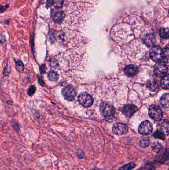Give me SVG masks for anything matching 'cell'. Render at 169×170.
<instances>
[{"instance_id": "6da1fadb", "label": "cell", "mask_w": 169, "mask_h": 170, "mask_svg": "<svg viewBox=\"0 0 169 170\" xmlns=\"http://www.w3.org/2000/svg\"><path fill=\"white\" fill-rule=\"evenodd\" d=\"M100 111L108 121H112L114 120L115 110L113 106L107 103H101L100 106Z\"/></svg>"}, {"instance_id": "7a4b0ae2", "label": "cell", "mask_w": 169, "mask_h": 170, "mask_svg": "<svg viewBox=\"0 0 169 170\" xmlns=\"http://www.w3.org/2000/svg\"><path fill=\"white\" fill-rule=\"evenodd\" d=\"M149 55L151 59L155 62H161L163 58V50L160 46H154L149 51Z\"/></svg>"}, {"instance_id": "3957f363", "label": "cell", "mask_w": 169, "mask_h": 170, "mask_svg": "<svg viewBox=\"0 0 169 170\" xmlns=\"http://www.w3.org/2000/svg\"><path fill=\"white\" fill-rule=\"evenodd\" d=\"M149 115L153 119L159 121L161 120L163 116V112L160 107L156 105H151L148 110Z\"/></svg>"}, {"instance_id": "277c9868", "label": "cell", "mask_w": 169, "mask_h": 170, "mask_svg": "<svg viewBox=\"0 0 169 170\" xmlns=\"http://www.w3.org/2000/svg\"><path fill=\"white\" fill-rule=\"evenodd\" d=\"M78 101L83 107L89 108L93 104V99L88 93H83L79 95Z\"/></svg>"}, {"instance_id": "5b68a950", "label": "cell", "mask_w": 169, "mask_h": 170, "mask_svg": "<svg viewBox=\"0 0 169 170\" xmlns=\"http://www.w3.org/2000/svg\"><path fill=\"white\" fill-rule=\"evenodd\" d=\"M62 94L64 98L66 99V100L72 102L74 100L76 92L74 87L68 85L63 89Z\"/></svg>"}, {"instance_id": "8992f818", "label": "cell", "mask_w": 169, "mask_h": 170, "mask_svg": "<svg viewBox=\"0 0 169 170\" xmlns=\"http://www.w3.org/2000/svg\"><path fill=\"white\" fill-rule=\"evenodd\" d=\"M168 68L166 64L160 63L156 64L154 67V73L156 76L159 78H163L168 74Z\"/></svg>"}, {"instance_id": "52a82bcc", "label": "cell", "mask_w": 169, "mask_h": 170, "mask_svg": "<svg viewBox=\"0 0 169 170\" xmlns=\"http://www.w3.org/2000/svg\"><path fill=\"white\" fill-rule=\"evenodd\" d=\"M153 131V125L148 121L145 120L140 123L138 127V132L140 134L148 135L150 134Z\"/></svg>"}, {"instance_id": "ba28073f", "label": "cell", "mask_w": 169, "mask_h": 170, "mask_svg": "<svg viewBox=\"0 0 169 170\" xmlns=\"http://www.w3.org/2000/svg\"><path fill=\"white\" fill-rule=\"evenodd\" d=\"M128 131V127L127 125L121 123H116L113 127V133L116 135H121L125 134Z\"/></svg>"}, {"instance_id": "9c48e42d", "label": "cell", "mask_w": 169, "mask_h": 170, "mask_svg": "<svg viewBox=\"0 0 169 170\" xmlns=\"http://www.w3.org/2000/svg\"><path fill=\"white\" fill-rule=\"evenodd\" d=\"M137 107L132 104L126 105L122 108V112L127 117H131L138 111Z\"/></svg>"}, {"instance_id": "30bf717a", "label": "cell", "mask_w": 169, "mask_h": 170, "mask_svg": "<svg viewBox=\"0 0 169 170\" xmlns=\"http://www.w3.org/2000/svg\"><path fill=\"white\" fill-rule=\"evenodd\" d=\"M138 71V68L134 65H129L126 66L124 69V73L127 77H134L137 74Z\"/></svg>"}, {"instance_id": "8fae6325", "label": "cell", "mask_w": 169, "mask_h": 170, "mask_svg": "<svg viewBox=\"0 0 169 170\" xmlns=\"http://www.w3.org/2000/svg\"><path fill=\"white\" fill-rule=\"evenodd\" d=\"M157 130L161 131L165 134L169 133V122L167 120H159L157 124Z\"/></svg>"}, {"instance_id": "7c38bea8", "label": "cell", "mask_w": 169, "mask_h": 170, "mask_svg": "<svg viewBox=\"0 0 169 170\" xmlns=\"http://www.w3.org/2000/svg\"><path fill=\"white\" fill-rule=\"evenodd\" d=\"M143 42L147 47H152L156 42L155 36L153 34L146 35L143 39Z\"/></svg>"}, {"instance_id": "4fadbf2b", "label": "cell", "mask_w": 169, "mask_h": 170, "mask_svg": "<svg viewBox=\"0 0 169 170\" xmlns=\"http://www.w3.org/2000/svg\"><path fill=\"white\" fill-rule=\"evenodd\" d=\"M64 17H65V15L63 11H59L55 13L53 20L55 23L60 24L62 23V21L64 19Z\"/></svg>"}, {"instance_id": "5bb4252c", "label": "cell", "mask_w": 169, "mask_h": 170, "mask_svg": "<svg viewBox=\"0 0 169 170\" xmlns=\"http://www.w3.org/2000/svg\"><path fill=\"white\" fill-rule=\"evenodd\" d=\"M147 87L148 90H149L150 91H152V92H155L157 89L158 85L156 80H150L147 82Z\"/></svg>"}, {"instance_id": "9a60e30c", "label": "cell", "mask_w": 169, "mask_h": 170, "mask_svg": "<svg viewBox=\"0 0 169 170\" xmlns=\"http://www.w3.org/2000/svg\"><path fill=\"white\" fill-rule=\"evenodd\" d=\"M169 95L168 93L164 94L160 100V103L162 106L165 108H169Z\"/></svg>"}, {"instance_id": "2e32d148", "label": "cell", "mask_w": 169, "mask_h": 170, "mask_svg": "<svg viewBox=\"0 0 169 170\" xmlns=\"http://www.w3.org/2000/svg\"><path fill=\"white\" fill-rule=\"evenodd\" d=\"M169 75L168 74H167L165 76L163 77L161 82V86L162 87V88L166 89V90H168L169 88Z\"/></svg>"}, {"instance_id": "e0dca14e", "label": "cell", "mask_w": 169, "mask_h": 170, "mask_svg": "<svg viewBox=\"0 0 169 170\" xmlns=\"http://www.w3.org/2000/svg\"><path fill=\"white\" fill-rule=\"evenodd\" d=\"M48 79L51 82H56L59 78V75L56 72L51 71L48 74Z\"/></svg>"}, {"instance_id": "ac0fdd59", "label": "cell", "mask_w": 169, "mask_h": 170, "mask_svg": "<svg viewBox=\"0 0 169 170\" xmlns=\"http://www.w3.org/2000/svg\"><path fill=\"white\" fill-rule=\"evenodd\" d=\"M159 36L161 38L168 39L169 38V29L168 28H161L159 30Z\"/></svg>"}, {"instance_id": "d6986e66", "label": "cell", "mask_w": 169, "mask_h": 170, "mask_svg": "<svg viewBox=\"0 0 169 170\" xmlns=\"http://www.w3.org/2000/svg\"><path fill=\"white\" fill-rule=\"evenodd\" d=\"M152 149L153 151L155 153H160L162 149V146L160 143L155 142L152 144Z\"/></svg>"}, {"instance_id": "ffe728a7", "label": "cell", "mask_w": 169, "mask_h": 170, "mask_svg": "<svg viewBox=\"0 0 169 170\" xmlns=\"http://www.w3.org/2000/svg\"><path fill=\"white\" fill-rule=\"evenodd\" d=\"M149 144L150 140L147 138H142L139 141V145L141 147H147Z\"/></svg>"}, {"instance_id": "44dd1931", "label": "cell", "mask_w": 169, "mask_h": 170, "mask_svg": "<svg viewBox=\"0 0 169 170\" xmlns=\"http://www.w3.org/2000/svg\"><path fill=\"white\" fill-rule=\"evenodd\" d=\"M16 68L17 71L20 73L24 72V66L21 61H17L16 62Z\"/></svg>"}, {"instance_id": "7402d4cb", "label": "cell", "mask_w": 169, "mask_h": 170, "mask_svg": "<svg viewBox=\"0 0 169 170\" xmlns=\"http://www.w3.org/2000/svg\"><path fill=\"white\" fill-rule=\"evenodd\" d=\"M135 167V164L134 163H130L124 165L120 168L118 170H131Z\"/></svg>"}, {"instance_id": "603a6c76", "label": "cell", "mask_w": 169, "mask_h": 170, "mask_svg": "<svg viewBox=\"0 0 169 170\" xmlns=\"http://www.w3.org/2000/svg\"><path fill=\"white\" fill-rule=\"evenodd\" d=\"M153 135L155 138L159 139H161V140H164L165 138V134L161 131L158 130H157L156 132L154 133Z\"/></svg>"}, {"instance_id": "cb8c5ba5", "label": "cell", "mask_w": 169, "mask_h": 170, "mask_svg": "<svg viewBox=\"0 0 169 170\" xmlns=\"http://www.w3.org/2000/svg\"><path fill=\"white\" fill-rule=\"evenodd\" d=\"M163 60L165 61L166 62H168L169 60V49L168 48L166 47L163 50Z\"/></svg>"}, {"instance_id": "d4e9b609", "label": "cell", "mask_w": 169, "mask_h": 170, "mask_svg": "<svg viewBox=\"0 0 169 170\" xmlns=\"http://www.w3.org/2000/svg\"><path fill=\"white\" fill-rule=\"evenodd\" d=\"M36 91V88L35 86L34 85L31 86L28 89V94L29 96H32L35 93Z\"/></svg>"}, {"instance_id": "484cf974", "label": "cell", "mask_w": 169, "mask_h": 170, "mask_svg": "<svg viewBox=\"0 0 169 170\" xmlns=\"http://www.w3.org/2000/svg\"><path fill=\"white\" fill-rule=\"evenodd\" d=\"M63 0H54V5L55 8L57 9L62 8L63 7Z\"/></svg>"}, {"instance_id": "4316f807", "label": "cell", "mask_w": 169, "mask_h": 170, "mask_svg": "<svg viewBox=\"0 0 169 170\" xmlns=\"http://www.w3.org/2000/svg\"><path fill=\"white\" fill-rule=\"evenodd\" d=\"M11 68L8 66L6 65L5 67L4 68V72H3V76L4 77H7L11 73Z\"/></svg>"}, {"instance_id": "83f0119b", "label": "cell", "mask_w": 169, "mask_h": 170, "mask_svg": "<svg viewBox=\"0 0 169 170\" xmlns=\"http://www.w3.org/2000/svg\"><path fill=\"white\" fill-rule=\"evenodd\" d=\"M50 66L53 68H56L57 66H58V64L57 61L55 59H52L50 61Z\"/></svg>"}, {"instance_id": "f1b7e54d", "label": "cell", "mask_w": 169, "mask_h": 170, "mask_svg": "<svg viewBox=\"0 0 169 170\" xmlns=\"http://www.w3.org/2000/svg\"><path fill=\"white\" fill-rule=\"evenodd\" d=\"M9 6V4H7L5 6L0 5V13H3L6 11Z\"/></svg>"}, {"instance_id": "f546056e", "label": "cell", "mask_w": 169, "mask_h": 170, "mask_svg": "<svg viewBox=\"0 0 169 170\" xmlns=\"http://www.w3.org/2000/svg\"><path fill=\"white\" fill-rule=\"evenodd\" d=\"M40 71L41 74H44L46 72V66L45 64H42L40 67Z\"/></svg>"}, {"instance_id": "4dcf8cb0", "label": "cell", "mask_w": 169, "mask_h": 170, "mask_svg": "<svg viewBox=\"0 0 169 170\" xmlns=\"http://www.w3.org/2000/svg\"><path fill=\"white\" fill-rule=\"evenodd\" d=\"M6 41L5 36L3 33H0V42L2 43H4Z\"/></svg>"}, {"instance_id": "1f68e13d", "label": "cell", "mask_w": 169, "mask_h": 170, "mask_svg": "<svg viewBox=\"0 0 169 170\" xmlns=\"http://www.w3.org/2000/svg\"><path fill=\"white\" fill-rule=\"evenodd\" d=\"M153 169V167L151 166H146L141 168L139 170H152Z\"/></svg>"}, {"instance_id": "d6a6232c", "label": "cell", "mask_w": 169, "mask_h": 170, "mask_svg": "<svg viewBox=\"0 0 169 170\" xmlns=\"http://www.w3.org/2000/svg\"><path fill=\"white\" fill-rule=\"evenodd\" d=\"M49 38H50V40L51 41L52 43H53L55 40V37L53 33H50L49 34Z\"/></svg>"}, {"instance_id": "836d02e7", "label": "cell", "mask_w": 169, "mask_h": 170, "mask_svg": "<svg viewBox=\"0 0 169 170\" xmlns=\"http://www.w3.org/2000/svg\"><path fill=\"white\" fill-rule=\"evenodd\" d=\"M54 0H47L46 3H47V5L48 7H51L54 4Z\"/></svg>"}, {"instance_id": "e575fe53", "label": "cell", "mask_w": 169, "mask_h": 170, "mask_svg": "<svg viewBox=\"0 0 169 170\" xmlns=\"http://www.w3.org/2000/svg\"><path fill=\"white\" fill-rule=\"evenodd\" d=\"M38 83L41 86H45V84L44 82V81L43 80L42 78H41V77H39V78H38Z\"/></svg>"}, {"instance_id": "d590c367", "label": "cell", "mask_w": 169, "mask_h": 170, "mask_svg": "<svg viewBox=\"0 0 169 170\" xmlns=\"http://www.w3.org/2000/svg\"><path fill=\"white\" fill-rule=\"evenodd\" d=\"M13 127H14L16 130L17 131L20 130V127H19V124H17V123H16V124L13 125Z\"/></svg>"}, {"instance_id": "8d00e7d4", "label": "cell", "mask_w": 169, "mask_h": 170, "mask_svg": "<svg viewBox=\"0 0 169 170\" xmlns=\"http://www.w3.org/2000/svg\"><path fill=\"white\" fill-rule=\"evenodd\" d=\"M7 103L8 104H9V105H12V104H13L12 100H8Z\"/></svg>"}, {"instance_id": "74e56055", "label": "cell", "mask_w": 169, "mask_h": 170, "mask_svg": "<svg viewBox=\"0 0 169 170\" xmlns=\"http://www.w3.org/2000/svg\"><path fill=\"white\" fill-rule=\"evenodd\" d=\"M92 170H100V169H97V168H95V169H93Z\"/></svg>"}]
</instances>
